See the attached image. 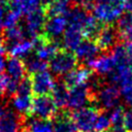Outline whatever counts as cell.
<instances>
[{
  "mask_svg": "<svg viewBox=\"0 0 132 132\" xmlns=\"http://www.w3.org/2000/svg\"><path fill=\"white\" fill-rule=\"evenodd\" d=\"M129 67L132 71V56H130V58H129Z\"/></svg>",
  "mask_w": 132,
  "mask_h": 132,
  "instance_id": "obj_39",
  "label": "cell"
},
{
  "mask_svg": "<svg viewBox=\"0 0 132 132\" xmlns=\"http://www.w3.org/2000/svg\"><path fill=\"white\" fill-rule=\"evenodd\" d=\"M26 31L21 25H15L10 28H5L3 32V38L9 44L25 39Z\"/></svg>",
  "mask_w": 132,
  "mask_h": 132,
  "instance_id": "obj_27",
  "label": "cell"
},
{
  "mask_svg": "<svg viewBox=\"0 0 132 132\" xmlns=\"http://www.w3.org/2000/svg\"><path fill=\"white\" fill-rule=\"evenodd\" d=\"M67 26H68V22H67L66 15L48 16L44 25L43 34L47 36L50 39L55 40L62 33L64 34Z\"/></svg>",
  "mask_w": 132,
  "mask_h": 132,
  "instance_id": "obj_13",
  "label": "cell"
},
{
  "mask_svg": "<svg viewBox=\"0 0 132 132\" xmlns=\"http://www.w3.org/2000/svg\"><path fill=\"white\" fill-rule=\"evenodd\" d=\"M35 50V43L32 39H23L18 42L9 44L7 48L10 57H16L20 59H26L31 55V52Z\"/></svg>",
  "mask_w": 132,
  "mask_h": 132,
  "instance_id": "obj_20",
  "label": "cell"
},
{
  "mask_svg": "<svg viewBox=\"0 0 132 132\" xmlns=\"http://www.w3.org/2000/svg\"><path fill=\"white\" fill-rule=\"evenodd\" d=\"M20 6L23 14H28L38 8H40L43 4V0H19Z\"/></svg>",
  "mask_w": 132,
  "mask_h": 132,
  "instance_id": "obj_30",
  "label": "cell"
},
{
  "mask_svg": "<svg viewBox=\"0 0 132 132\" xmlns=\"http://www.w3.org/2000/svg\"><path fill=\"white\" fill-rule=\"evenodd\" d=\"M8 82H9L8 75L4 73H0V98L6 96Z\"/></svg>",
  "mask_w": 132,
  "mask_h": 132,
  "instance_id": "obj_33",
  "label": "cell"
},
{
  "mask_svg": "<svg viewBox=\"0 0 132 132\" xmlns=\"http://www.w3.org/2000/svg\"><path fill=\"white\" fill-rule=\"evenodd\" d=\"M25 65H26V69L27 72L32 75L38 72H42L45 71L46 68L48 67V63L46 61H43L41 59H39L36 56H29L25 59Z\"/></svg>",
  "mask_w": 132,
  "mask_h": 132,
  "instance_id": "obj_26",
  "label": "cell"
},
{
  "mask_svg": "<svg viewBox=\"0 0 132 132\" xmlns=\"http://www.w3.org/2000/svg\"><path fill=\"white\" fill-rule=\"evenodd\" d=\"M78 60L74 53L68 50H59L58 53L48 61V67L53 74L65 76L77 67Z\"/></svg>",
  "mask_w": 132,
  "mask_h": 132,
  "instance_id": "obj_3",
  "label": "cell"
},
{
  "mask_svg": "<svg viewBox=\"0 0 132 132\" xmlns=\"http://www.w3.org/2000/svg\"><path fill=\"white\" fill-rule=\"evenodd\" d=\"M121 91L112 84H103L95 93H93L92 105L100 111L112 110L120 106Z\"/></svg>",
  "mask_w": 132,
  "mask_h": 132,
  "instance_id": "obj_1",
  "label": "cell"
},
{
  "mask_svg": "<svg viewBox=\"0 0 132 132\" xmlns=\"http://www.w3.org/2000/svg\"><path fill=\"white\" fill-rule=\"evenodd\" d=\"M92 98H93V92L88 84L70 88L67 108L76 110L86 107L90 102L92 103Z\"/></svg>",
  "mask_w": 132,
  "mask_h": 132,
  "instance_id": "obj_8",
  "label": "cell"
},
{
  "mask_svg": "<svg viewBox=\"0 0 132 132\" xmlns=\"http://www.w3.org/2000/svg\"><path fill=\"white\" fill-rule=\"evenodd\" d=\"M87 65L100 76H108L116 69V63L110 54L101 55L89 62Z\"/></svg>",
  "mask_w": 132,
  "mask_h": 132,
  "instance_id": "obj_15",
  "label": "cell"
},
{
  "mask_svg": "<svg viewBox=\"0 0 132 132\" xmlns=\"http://www.w3.org/2000/svg\"><path fill=\"white\" fill-rule=\"evenodd\" d=\"M120 91H121V97L125 105H127L129 108H132V86L120 89Z\"/></svg>",
  "mask_w": 132,
  "mask_h": 132,
  "instance_id": "obj_32",
  "label": "cell"
},
{
  "mask_svg": "<svg viewBox=\"0 0 132 132\" xmlns=\"http://www.w3.org/2000/svg\"><path fill=\"white\" fill-rule=\"evenodd\" d=\"M23 130L26 132H55L52 120H43L33 116L24 118Z\"/></svg>",
  "mask_w": 132,
  "mask_h": 132,
  "instance_id": "obj_17",
  "label": "cell"
},
{
  "mask_svg": "<svg viewBox=\"0 0 132 132\" xmlns=\"http://www.w3.org/2000/svg\"><path fill=\"white\" fill-rule=\"evenodd\" d=\"M110 127H111L110 116L106 111H100V113L96 120L94 130L96 132H106V131H108V129Z\"/></svg>",
  "mask_w": 132,
  "mask_h": 132,
  "instance_id": "obj_29",
  "label": "cell"
},
{
  "mask_svg": "<svg viewBox=\"0 0 132 132\" xmlns=\"http://www.w3.org/2000/svg\"><path fill=\"white\" fill-rule=\"evenodd\" d=\"M46 19H47V15L42 6L27 14L26 23H25V26H26L25 31H26V34L30 37V39H35L40 34L43 33Z\"/></svg>",
  "mask_w": 132,
  "mask_h": 132,
  "instance_id": "obj_9",
  "label": "cell"
},
{
  "mask_svg": "<svg viewBox=\"0 0 132 132\" xmlns=\"http://www.w3.org/2000/svg\"><path fill=\"white\" fill-rule=\"evenodd\" d=\"M100 51L101 50L99 48V46L95 40L85 38L79 43V45L75 48V51L73 53L76 56L78 61L86 62L88 64L89 62H91L92 60L97 58Z\"/></svg>",
  "mask_w": 132,
  "mask_h": 132,
  "instance_id": "obj_14",
  "label": "cell"
},
{
  "mask_svg": "<svg viewBox=\"0 0 132 132\" xmlns=\"http://www.w3.org/2000/svg\"><path fill=\"white\" fill-rule=\"evenodd\" d=\"M43 8L47 18L55 15H66L71 8V3L70 0H52L51 3Z\"/></svg>",
  "mask_w": 132,
  "mask_h": 132,
  "instance_id": "obj_23",
  "label": "cell"
},
{
  "mask_svg": "<svg viewBox=\"0 0 132 132\" xmlns=\"http://www.w3.org/2000/svg\"><path fill=\"white\" fill-rule=\"evenodd\" d=\"M124 127L126 132H132V108H129L125 112Z\"/></svg>",
  "mask_w": 132,
  "mask_h": 132,
  "instance_id": "obj_34",
  "label": "cell"
},
{
  "mask_svg": "<svg viewBox=\"0 0 132 132\" xmlns=\"http://www.w3.org/2000/svg\"><path fill=\"white\" fill-rule=\"evenodd\" d=\"M102 23L99 22L94 15H91L88 18L86 25L84 27V36L87 39H93L95 40L98 36V34L100 33L101 29H102Z\"/></svg>",
  "mask_w": 132,
  "mask_h": 132,
  "instance_id": "obj_25",
  "label": "cell"
},
{
  "mask_svg": "<svg viewBox=\"0 0 132 132\" xmlns=\"http://www.w3.org/2000/svg\"><path fill=\"white\" fill-rule=\"evenodd\" d=\"M106 132H111V131H106Z\"/></svg>",
  "mask_w": 132,
  "mask_h": 132,
  "instance_id": "obj_41",
  "label": "cell"
},
{
  "mask_svg": "<svg viewBox=\"0 0 132 132\" xmlns=\"http://www.w3.org/2000/svg\"><path fill=\"white\" fill-rule=\"evenodd\" d=\"M53 122L55 132H78L74 123L71 120L70 112H67L65 110L58 111Z\"/></svg>",
  "mask_w": 132,
  "mask_h": 132,
  "instance_id": "obj_21",
  "label": "cell"
},
{
  "mask_svg": "<svg viewBox=\"0 0 132 132\" xmlns=\"http://www.w3.org/2000/svg\"><path fill=\"white\" fill-rule=\"evenodd\" d=\"M125 9L124 4H112L106 2H95L92 10L94 16L101 23H111L119 20Z\"/></svg>",
  "mask_w": 132,
  "mask_h": 132,
  "instance_id": "obj_7",
  "label": "cell"
},
{
  "mask_svg": "<svg viewBox=\"0 0 132 132\" xmlns=\"http://www.w3.org/2000/svg\"><path fill=\"white\" fill-rule=\"evenodd\" d=\"M125 108L123 106H118L113 108L109 116L111 120V129H118V128H125L124 127V118H125Z\"/></svg>",
  "mask_w": 132,
  "mask_h": 132,
  "instance_id": "obj_28",
  "label": "cell"
},
{
  "mask_svg": "<svg viewBox=\"0 0 132 132\" xmlns=\"http://www.w3.org/2000/svg\"><path fill=\"white\" fill-rule=\"evenodd\" d=\"M22 15L19 14L18 12H14V11H11L9 10V12L7 11L6 15H5V19H4V23H3V27L4 29L5 28H10V27H13L15 25H19V21H20V18Z\"/></svg>",
  "mask_w": 132,
  "mask_h": 132,
  "instance_id": "obj_31",
  "label": "cell"
},
{
  "mask_svg": "<svg viewBox=\"0 0 132 132\" xmlns=\"http://www.w3.org/2000/svg\"><path fill=\"white\" fill-rule=\"evenodd\" d=\"M94 71L89 66H78L65 76H63V82L70 89L76 86L88 84L94 76Z\"/></svg>",
  "mask_w": 132,
  "mask_h": 132,
  "instance_id": "obj_11",
  "label": "cell"
},
{
  "mask_svg": "<svg viewBox=\"0 0 132 132\" xmlns=\"http://www.w3.org/2000/svg\"><path fill=\"white\" fill-rule=\"evenodd\" d=\"M6 62L3 60V57H0V73H3V70L5 69Z\"/></svg>",
  "mask_w": 132,
  "mask_h": 132,
  "instance_id": "obj_38",
  "label": "cell"
},
{
  "mask_svg": "<svg viewBox=\"0 0 132 132\" xmlns=\"http://www.w3.org/2000/svg\"><path fill=\"white\" fill-rule=\"evenodd\" d=\"M107 77L109 82L117 86L119 89L132 86V71L129 65H122L116 67V69Z\"/></svg>",
  "mask_w": 132,
  "mask_h": 132,
  "instance_id": "obj_16",
  "label": "cell"
},
{
  "mask_svg": "<svg viewBox=\"0 0 132 132\" xmlns=\"http://www.w3.org/2000/svg\"><path fill=\"white\" fill-rule=\"evenodd\" d=\"M91 132H96V131H91Z\"/></svg>",
  "mask_w": 132,
  "mask_h": 132,
  "instance_id": "obj_42",
  "label": "cell"
},
{
  "mask_svg": "<svg viewBox=\"0 0 132 132\" xmlns=\"http://www.w3.org/2000/svg\"><path fill=\"white\" fill-rule=\"evenodd\" d=\"M125 46L127 48V52H128L129 56H132V40L127 41V43L125 44Z\"/></svg>",
  "mask_w": 132,
  "mask_h": 132,
  "instance_id": "obj_37",
  "label": "cell"
},
{
  "mask_svg": "<svg viewBox=\"0 0 132 132\" xmlns=\"http://www.w3.org/2000/svg\"><path fill=\"white\" fill-rule=\"evenodd\" d=\"M21 132H26V131H24V130H22V131H21Z\"/></svg>",
  "mask_w": 132,
  "mask_h": 132,
  "instance_id": "obj_40",
  "label": "cell"
},
{
  "mask_svg": "<svg viewBox=\"0 0 132 132\" xmlns=\"http://www.w3.org/2000/svg\"><path fill=\"white\" fill-rule=\"evenodd\" d=\"M5 70L8 77L15 81L21 82L26 77L25 75H26L27 69L23 59L9 56L5 64Z\"/></svg>",
  "mask_w": 132,
  "mask_h": 132,
  "instance_id": "obj_18",
  "label": "cell"
},
{
  "mask_svg": "<svg viewBox=\"0 0 132 132\" xmlns=\"http://www.w3.org/2000/svg\"><path fill=\"white\" fill-rule=\"evenodd\" d=\"M99 113L100 110L92 105L73 110L70 112V117L78 132H91L94 130Z\"/></svg>",
  "mask_w": 132,
  "mask_h": 132,
  "instance_id": "obj_4",
  "label": "cell"
},
{
  "mask_svg": "<svg viewBox=\"0 0 132 132\" xmlns=\"http://www.w3.org/2000/svg\"><path fill=\"white\" fill-rule=\"evenodd\" d=\"M33 89L30 77H25L19 85L16 93L11 97L12 108L23 118L31 116L33 103Z\"/></svg>",
  "mask_w": 132,
  "mask_h": 132,
  "instance_id": "obj_2",
  "label": "cell"
},
{
  "mask_svg": "<svg viewBox=\"0 0 132 132\" xmlns=\"http://www.w3.org/2000/svg\"><path fill=\"white\" fill-rule=\"evenodd\" d=\"M119 38H120V35L117 28L111 25H106L102 27L95 41L97 42L101 51L106 52L109 50L111 51L117 45V41Z\"/></svg>",
  "mask_w": 132,
  "mask_h": 132,
  "instance_id": "obj_12",
  "label": "cell"
},
{
  "mask_svg": "<svg viewBox=\"0 0 132 132\" xmlns=\"http://www.w3.org/2000/svg\"><path fill=\"white\" fill-rule=\"evenodd\" d=\"M6 9L9 10L7 0H0V28L3 27L4 19L6 15Z\"/></svg>",
  "mask_w": 132,
  "mask_h": 132,
  "instance_id": "obj_35",
  "label": "cell"
},
{
  "mask_svg": "<svg viewBox=\"0 0 132 132\" xmlns=\"http://www.w3.org/2000/svg\"><path fill=\"white\" fill-rule=\"evenodd\" d=\"M117 30L121 39L126 41L132 40V12L127 11L119 18Z\"/></svg>",
  "mask_w": 132,
  "mask_h": 132,
  "instance_id": "obj_22",
  "label": "cell"
},
{
  "mask_svg": "<svg viewBox=\"0 0 132 132\" xmlns=\"http://www.w3.org/2000/svg\"><path fill=\"white\" fill-rule=\"evenodd\" d=\"M94 1L95 0H75V2L78 5H81L84 7H86L87 9H91L94 5Z\"/></svg>",
  "mask_w": 132,
  "mask_h": 132,
  "instance_id": "obj_36",
  "label": "cell"
},
{
  "mask_svg": "<svg viewBox=\"0 0 132 132\" xmlns=\"http://www.w3.org/2000/svg\"><path fill=\"white\" fill-rule=\"evenodd\" d=\"M30 79L32 82L33 93L36 96L48 95L50 93H52V91L56 85L53 73L48 72L47 70L32 74L30 76Z\"/></svg>",
  "mask_w": 132,
  "mask_h": 132,
  "instance_id": "obj_10",
  "label": "cell"
},
{
  "mask_svg": "<svg viewBox=\"0 0 132 132\" xmlns=\"http://www.w3.org/2000/svg\"><path fill=\"white\" fill-rule=\"evenodd\" d=\"M24 118L6 103H0V132H21Z\"/></svg>",
  "mask_w": 132,
  "mask_h": 132,
  "instance_id": "obj_5",
  "label": "cell"
},
{
  "mask_svg": "<svg viewBox=\"0 0 132 132\" xmlns=\"http://www.w3.org/2000/svg\"><path fill=\"white\" fill-rule=\"evenodd\" d=\"M84 39H85V36H84V32L81 29L67 26L63 34L62 45L65 47V50L74 52L75 48L79 45V43Z\"/></svg>",
  "mask_w": 132,
  "mask_h": 132,
  "instance_id": "obj_19",
  "label": "cell"
},
{
  "mask_svg": "<svg viewBox=\"0 0 132 132\" xmlns=\"http://www.w3.org/2000/svg\"><path fill=\"white\" fill-rule=\"evenodd\" d=\"M51 94H52V97H53V99H54V101L58 107H60V108L67 107L69 88L63 81L56 82Z\"/></svg>",
  "mask_w": 132,
  "mask_h": 132,
  "instance_id": "obj_24",
  "label": "cell"
},
{
  "mask_svg": "<svg viewBox=\"0 0 132 132\" xmlns=\"http://www.w3.org/2000/svg\"><path fill=\"white\" fill-rule=\"evenodd\" d=\"M58 113V106L50 95H40L33 98L31 116L43 120H54Z\"/></svg>",
  "mask_w": 132,
  "mask_h": 132,
  "instance_id": "obj_6",
  "label": "cell"
}]
</instances>
